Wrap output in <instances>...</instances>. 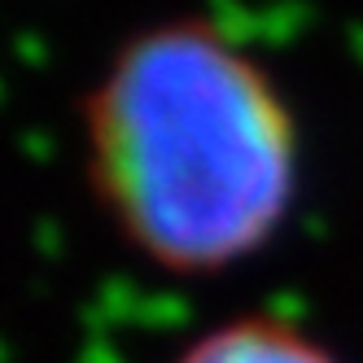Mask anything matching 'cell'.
<instances>
[{"label": "cell", "mask_w": 363, "mask_h": 363, "mask_svg": "<svg viewBox=\"0 0 363 363\" xmlns=\"http://www.w3.org/2000/svg\"><path fill=\"white\" fill-rule=\"evenodd\" d=\"M88 175L118 237L175 276L223 272L284 223L298 132L272 74L206 22L127 40L84 106Z\"/></svg>", "instance_id": "cell-1"}, {"label": "cell", "mask_w": 363, "mask_h": 363, "mask_svg": "<svg viewBox=\"0 0 363 363\" xmlns=\"http://www.w3.org/2000/svg\"><path fill=\"white\" fill-rule=\"evenodd\" d=\"M171 363H342L280 315H241L189 342Z\"/></svg>", "instance_id": "cell-2"}]
</instances>
